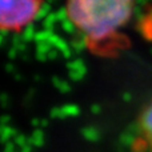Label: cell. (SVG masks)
Instances as JSON below:
<instances>
[{"label": "cell", "mask_w": 152, "mask_h": 152, "mask_svg": "<svg viewBox=\"0 0 152 152\" xmlns=\"http://www.w3.org/2000/svg\"><path fill=\"white\" fill-rule=\"evenodd\" d=\"M137 0H66V13L87 48L100 58H115L128 47L124 28Z\"/></svg>", "instance_id": "obj_1"}, {"label": "cell", "mask_w": 152, "mask_h": 152, "mask_svg": "<svg viewBox=\"0 0 152 152\" xmlns=\"http://www.w3.org/2000/svg\"><path fill=\"white\" fill-rule=\"evenodd\" d=\"M44 0H0V27L16 34L28 27L39 15Z\"/></svg>", "instance_id": "obj_2"}, {"label": "cell", "mask_w": 152, "mask_h": 152, "mask_svg": "<svg viewBox=\"0 0 152 152\" xmlns=\"http://www.w3.org/2000/svg\"><path fill=\"white\" fill-rule=\"evenodd\" d=\"M139 136L148 152H152V97L142 108L137 120Z\"/></svg>", "instance_id": "obj_3"}]
</instances>
